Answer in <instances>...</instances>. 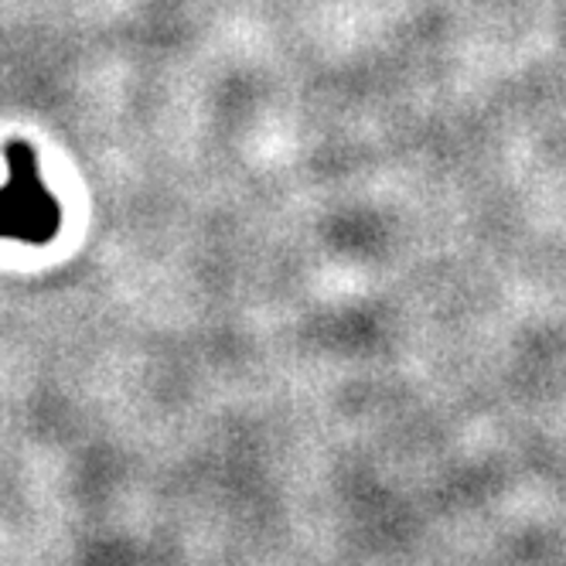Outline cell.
I'll return each instance as SVG.
<instances>
[{
  "label": "cell",
  "instance_id": "cell-1",
  "mask_svg": "<svg viewBox=\"0 0 566 566\" xmlns=\"http://www.w3.org/2000/svg\"><path fill=\"white\" fill-rule=\"evenodd\" d=\"M8 181L0 185V239L49 247L62 232V201L45 188L38 150L14 137L4 144Z\"/></svg>",
  "mask_w": 566,
  "mask_h": 566
}]
</instances>
